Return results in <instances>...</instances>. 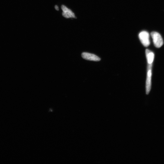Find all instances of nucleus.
Masks as SVG:
<instances>
[{
  "label": "nucleus",
  "mask_w": 164,
  "mask_h": 164,
  "mask_svg": "<svg viewBox=\"0 0 164 164\" xmlns=\"http://www.w3.org/2000/svg\"><path fill=\"white\" fill-rule=\"evenodd\" d=\"M63 10L62 15L63 17L67 18H76L75 14L72 12L71 10L68 9L64 5H62L61 7Z\"/></svg>",
  "instance_id": "39448f33"
},
{
  "label": "nucleus",
  "mask_w": 164,
  "mask_h": 164,
  "mask_svg": "<svg viewBox=\"0 0 164 164\" xmlns=\"http://www.w3.org/2000/svg\"><path fill=\"white\" fill-rule=\"evenodd\" d=\"M82 56L83 59L88 61H98L101 60L100 58L96 55L87 52L82 53Z\"/></svg>",
  "instance_id": "20e7f679"
},
{
  "label": "nucleus",
  "mask_w": 164,
  "mask_h": 164,
  "mask_svg": "<svg viewBox=\"0 0 164 164\" xmlns=\"http://www.w3.org/2000/svg\"><path fill=\"white\" fill-rule=\"evenodd\" d=\"M55 8L56 10H57V11H59V7H58L57 6V5H56V6H55Z\"/></svg>",
  "instance_id": "0eeeda50"
},
{
  "label": "nucleus",
  "mask_w": 164,
  "mask_h": 164,
  "mask_svg": "<svg viewBox=\"0 0 164 164\" xmlns=\"http://www.w3.org/2000/svg\"><path fill=\"white\" fill-rule=\"evenodd\" d=\"M151 35L155 46L157 48L161 47L163 44V40L161 35L155 31L152 32Z\"/></svg>",
  "instance_id": "f03ea898"
},
{
  "label": "nucleus",
  "mask_w": 164,
  "mask_h": 164,
  "mask_svg": "<svg viewBox=\"0 0 164 164\" xmlns=\"http://www.w3.org/2000/svg\"><path fill=\"white\" fill-rule=\"evenodd\" d=\"M152 65L148 64L147 65L146 81V93L147 94H149L151 89Z\"/></svg>",
  "instance_id": "f257e3e1"
},
{
  "label": "nucleus",
  "mask_w": 164,
  "mask_h": 164,
  "mask_svg": "<svg viewBox=\"0 0 164 164\" xmlns=\"http://www.w3.org/2000/svg\"><path fill=\"white\" fill-rule=\"evenodd\" d=\"M139 38L141 43L145 47L149 46L150 44V35L146 31H142L139 34Z\"/></svg>",
  "instance_id": "7ed1b4c3"
},
{
  "label": "nucleus",
  "mask_w": 164,
  "mask_h": 164,
  "mask_svg": "<svg viewBox=\"0 0 164 164\" xmlns=\"http://www.w3.org/2000/svg\"><path fill=\"white\" fill-rule=\"evenodd\" d=\"M146 55L148 64H153L155 58V54L149 49L146 50Z\"/></svg>",
  "instance_id": "423d86ee"
}]
</instances>
